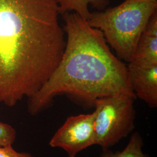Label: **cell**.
I'll list each match as a JSON object with an SVG mask.
<instances>
[{
  "label": "cell",
  "mask_w": 157,
  "mask_h": 157,
  "mask_svg": "<svg viewBox=\"0 0 157 157\" xmlns=\"http://www.w3.org/2000/svg\"><path fill=\"white\" fill-rule=\"evenodd\" d=\"M56 0H0V104L33 95L62 58L66 35Z\"/></svg>",
  "instance_id": "cell-1"
},
{
  "label": "cell",
  "mask_w": 157,
  "mask_h": 157,
  "mask_svg": "<svg viewBox=\"0 0 157 157\" xmlns=\"http://www.w3.org/2000/svg\"><path fill=\"white\" fill-rule=\"evenodd\" d=\"M62 16L66 45L61 59L44 84L29 98L28 112L36 115L62 94L85 108H93L97 99L109 96L136 98L128 66L112 53L101 31L75 12Z\"/></svg>",
  "instance_id": "cell-2"
},
{
  "label": "cell",
  "mask_w": 157,
  "mask_h": 157,
  "mask_svg": "<svg viewBox=\"0 0 157 157\" xmlns=\"http://www.w3.org/2000/svg\"><path fill=\"white\" fill-rule=\"evenodd\" d=\"M156 11L157 0H125L115 7L91 13L87 22L101 31L118 58L129 63L141 34Z\"/></svg>",
  "instance_id": "cell-3"
},
{
  "label": "cell",
  "mask_w": 157,
  "mask_h": 157,
  "mask_svg": "<svg viewBox=\"0 0 157 157\" xmlns=\"http://www.w3.org/2000/svg\"><path fill=\"white\" fill-rule=\"evenodd\" d=\"M136 98L117 95L97 99L94 102V131L96 144L109 148L130 134L135 129Z\"/></svg>",
  "instance_id": "cell-4"
},
{
  "label": "cell",
  "mask_w": 157,
  "mask_h": 157,
  "mask_svg": "<svg viewBox=\"0 0 157 157\" xmlns=\"http://www.w3.org/2000/svg\"><path fill=\"white\" fill-rule=\"evenodd\" d=\"M94 121V112L69 117L51 137L49 145L62 149L68 157H76L96 144Z\"/></svg>",
  "instance_id": "cell-5"
},
{
  "label": "cell",
  "mask_w": 157,
  "mask_h": 157,
  "mask_svg": "<svg viewBox=\"0 0 157 157\" xmlns=\"http://www.w3.org/2000/svg\"><path fill=\"white\" fill-rule=\"evenodd\" d=\"M129 80L136 98L148 107H157V65L149 67H135L128 64Z\"/></svg>",
  "instance_id": "cell-6"
},
{
  "label": "cell",
  "mask_w": 157,
  "mask_h": 157,
  "mask_svg": "<svg viewBox=\"0 0 157 157\" xmlns=\"http://www.w3.org/2000/svg\"><path fill=\"white\" fill-rule=\"evenodd\" d=\"M129 65L149 67L157 65V11L141 34Z\"/></svg>",
  "instance_id": "cell-7"
},
{
  "label": "cell",
  "mask_w": 157,
  "mask_h": 157,
  "mask_svg": "<svg viewBox=\"0 0 157 157\" xmlns=\"http://www.w3.org/2000/svg\"><path fill=\"white\" fill-rule=\"evenodd\" d=\"M58 6L59 15L67 12H75L87 21L91 13L89 6H91L97 11L105 10L110 0H56Z\"/></svg>",
  "instance_id": "cell-8"
},
{
  "label": "cell",
  "mask_w": 157,
  "mask_h": 157,
  "mask_svg": "<svg viewBox=\"0 0 157 157\" xmlns=\"http://www.w3.org/2000/svg\"><path fill=\"white\" fill-rule=\"evenodd\" d=\"M143 146L142 136L139 132H135L123 150L113 151L109 148L102 149L100 157H148L143 152Z\"/></svg>",
  "instance_id": "cell-9"
},
{
  "label": "cell",
  "mask_w": 157,
  "mask_h": 157,
  "mask_svg": "<svg viewBox=\"0 0 157 157\" xmlns=\"http://www.w3.org/2000/svg\"><path fill=\"white\" fill-rule=\"evenodd\" d=\"M16 137L15 129L8 124L0 122V146H12Z\"/></svg>",
  "instance_id": "cell-10"
},
{
  "label": "cell",
  "mask_w": 157,
  "mask_h": 157,
  "mask_svg": "<svg viewBox=\"0 0 157 157\" xmlns=\"http://www.w3.org/2000/svg\"><path fill=\"white\" fill-rule=\"evenodd\" d=\"M0 157H35L26 152H18L15 150L12 146H0Z\"/></svg>",
  "instance_id": "cell-11"
}]
</instances>
